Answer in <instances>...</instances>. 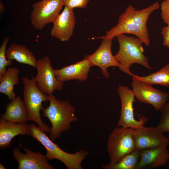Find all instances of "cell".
Returning a JSON list of instances; mask_svg holds the SVG:
<instances>
[{
	"instance_id": "1",
	"label": "cell",
	"mask_w": 169,
	"mask_h": 169,
	"mask_svg": "<svg viewBox=\"0 0 169 169\" xmlns=\"http://www.w3.org/2000/svg\"><path fill=\"white\" fill-rule=\"evenodd\" d=\"M160 7V4L158 1L140 10L129 5L124 12L119 16L116 25L106 32L105 36L95 38L112 40L119 34H131L140 39L145 45L149 46L150 41L147 23L150 14Z\"/></svg>"
},
{
	"instance_id": "12",
	"label": "cell",
	"mask_w": 169,
	"mask_h": 169,
	"mask_svg": "<svg viewBox=\"0 0 169 169\" xmlns=\"http://www.w3.org/2000/svg\"><path fill=\"white\" fill-rule=\"evenodd\" d=\"M112 40L103 39L100 45L94 53L85 57L90 61L92 66L99 67L104 77L107 79L110 77L107 69L113 66L119 67L120 66L119 62L112 53Z\"/></svg>"
},
{
	"instance_id": "11",
	"label": "cell",
	"mask_w": 169,
	"mask_h": 169,
	"mask_svg": "<svg viewBox=\"0 0 169 169\" xmlns=\"http://www.w3.org/2000/svg\"><path fill=\"white\" fill-rule=\"evenodd\" d=\"M134 139L136 149L142 150L161 146H167L169 139L156 127L142 126L134 129Z\"/></svg>"
},
{
	"instance_id": "18",
	"label": "cell",
	"mask_w": 169,
	"mask_h": 169,
	"mask_svg": "<svg viewBox=\"0 0 169 169\" xmlns=\"http://www.w3.org/2000/svg\"><path fill=\"white\" fill-rule=\"evenodd\" d=\"M0 116L1 118L8 122L23 123L28 120L26 108L19 96L6 105L5 112Z\"/></svg>"
},
{
	"instance_id": "22",
	"label": "cell",
	"mask_w": 169,
	"mask_h": 169,
	"mask_svg": "<svg viewBox=\"0 0 169 169\" xmlns=\"http://www.w3.org/2000/svg\"><path fill=\"white\" fill-rule=\"evenodd\" d=\"M140 156V151L135 149L124 156L117 163L104 164L103 169H136Z\"/></svg>"
},
{
	"instance_id": "23",
	"label": "cell",
	"mask_w": 169,
	"mask_h": 169,
	"mask_svg": "<svg viewBox=\"0 0 169 169\" xmlns=\"http://www.w3.org/2000/svg\"><path fill=\"white\" fill-rule=\"evenodd\" d=\"M9 40V37H6L0 47V77L7 70V66L11 65L13 62V60L7 59L6 55V46Z\"/></svg>"
},
{
	"instance_id": "15",
	"label": "cell",
	"mask_w": 169,
	"mask_h": 169,
	"mask_svg": "<svg viewBox=\"0 0 169 169\" xmlns=\"http://www.w3.org/2000/svg\"><path fill=\"white\" fill-rule=\"evenodd\" d=\"M169 159L167 146H161L140 151V156L136 169H154L165 165Z\"/></svg>"
},
{
	"instance_id": "28",
	"label": "cell",
	"mask_w": 169,
	"mask_h": 169,
	"mask_svg": "<svg viewBox=\"0 0 169 169\" xmlns=\"http://www.w3.org/2000/svg\"><path fill=\"white\" fill-rule=\"evenodd\" d=\"M5 10V8L3 4L2 3H1L0 2V12L1 13H3L4 11Z\"/></svg>"
},
{
	"instance_id": "5",
	"label": "cell",
	"mask_w": 169,
	"mask_h": 169,
	"mask_svg": "<svg viewBox=\"0 0 169 169\" xmlns=\"http://www.w3.org/2000/svg\"><path fill=\"white\" fill-rule=\"evenodd\" d=\"M22 80L23 85V100L28 113V120L34 122L43 131L49 133L50 128L42 121L40 113V110L44 109L42 103L49 101V95L40 90L34 77L29 79L23 77Z\"/></svg>"
},
{
	"instance_id": "25",
	"label": "cell",
	"mask_w": 169,
	"mask_h": 169,
	"mask_svg": "<svg viewBox=\"0 0 169 169\" xmlns=\"http://www.w3.org/2000/svg\"><path fill=\"white\" fill-rule=\"evenodd\" d=\"M90 0H63L64 6L74 9L85 8Z\"/></svg>"
},
{
	"instance_id": "13",
	"label": "cell",
	"mask_w": 169,
	"mask_h": 169,
	"mask_svg": "<svg viewBox=\"0 0 169 169\" xmlns=\"http://www.w3.org/2000/svg\"><path fill=\"white\" fill-rule=\"evenodd\" d=\"M53 23L50 31L51 36L61 42L69 41L73 34L76 24L73 9L64 6Z\"/></svg>"
},
{
	"instance_id": "2",
	"label": "cell",
	"mask_w": 169,
	"mask_h": 169,
	"mask_svg": "<svg viewBox=\"0 0 169 169\" xmlns=\"http://www.w3.org/2000/svg\"><path fill=\"white\" fill-rule=\"evenodd\" d=\"M49 105L43 110L44 116L51 124L49 137L53 141L71 127V123L78 120L75 109L68 101L57 99L53 94L49 95Z\"/></svg>"
},
{
	"instance_id": "8",
	"label": "cell",
	"mask_w": 169,
	"mask_h": 169,
	"mask_svg": "<svg viewBox=\"0 0 169 169\" xmlns=\"http://www.w3.org/2000/svg\"><path fill=\"white\" fill-rule=\"evenodd\" d=\"M117 91L121 103L120 114L117 126L135 129L144 126L148 119L145 116L141 117L138 120L135 119L133 105L136 100L132 90L126 86L120 84Z\"/></svg>"
},
{
	"instance_id": "14",
	"label": "cell",
	"mask_w": 169,
	"mask_h": 169,
	"mask_svg": "<svg viewBox=\"0 0 169 169\" xmlns=\"http://www.w3.org/2000/svg\"><path fill=\"white\" fill-rule=\"evenodd\" d=\"M25 154L22 153L18 147L13 150V156L17 160L18 169H54V168L48 162L45 155L39 151L35 152L27 148H23Z\"/></svg>"
},
{
	"instance_id": "6",
	"label": "cell",
	"mask_w": 169,
	"mask_h": 169,
	"mask_svg": "<svg viewBox=\"0 0 169 169\" xmlns=\"http://www.w3.org/2000/svg\"><path fill=\"white\" fill-rule=\"evenodd\" d=\"M133 130L131 128L121 126L114 128L110 133L106 146L110 163H117L136 149Z\"/></svg>"
},
{
	"instance_id": "29",
	"label": "cell",
	"mask_w": 169,
	"mask_h": 169,
	"mask_svg": "<svg viewBox=\"0 0 169 169\" xmlns=\"http://www.w3.org/2000/svg\"><path fill=\"white\" fill-rule=\"evenodd\" d=\"M0 169H5V168L4 166L1 163H0Z\"/></svg>"
},
{
	"instance_id": "3",
	"label": "cell",
	"mask_w": 169,
	"mask_h": 169,
	"mask_svg": "<svg viewBox=\"0 0 169 169\" xmlns=\"http://www.w3.org/2000/svg\"><path fill=\"white\" fill-rule=\"evenodd\" d=\"M116 37L119 48L114 56L120 63V70L132 76L134 74L131 71L130 67L134 64H140L149 70L152 69L148 57L143 54L144 50L142 46L143 43L140 39L125 34H119Z\"/></svg>"
},
{
	"instance_id": "7",
	"label": "cell",
	"mask_w": 169,
	"mask_h": 169,
	"mask_svg": "<svg viewBox=\"0 0 169 169\" xmlns=\"http://www.w3.org/2000/svg\"><path fill=\"white\" fill-rule=\"evenodd\" d=\"M63 6V0H41L33 4L30 16L33 26L40 30L46 25L53 23Z\"/></svg>"
},
{
	"instance_id": "9",
	"label": "cell",
	"mask_w": 169,
	"mask_h": 169,
	"mask_svg": "<svg viewBox=\"0 0 169 169\" xmlns=\"http://www.w3.org/2000/svg\"><path fill=\"white\" fill-rule=\"evenodd\" d=\"M35 67L37 73L35 79L38 88L42 93L49 95L56 90H62L64 82L57 79L48 55L37 60Z\"/></svg>"
},
{
	"instance_id": "17",
	"label": "cell",
	"mask_w": 169,
	"mask_h": 169,
	"mask_svg": "<svg viewBox=\"0 0 169 169\" xmlns=\"http://www.w3.org/2000/svg\"><path fill=\"white\" fill-rule=\"evenodd\" d=\"M20 134L31 136L28 125L26 122H8L0 118V149L9 147L11 145L12 139Z\"/></svg>"
},
{
	"instance_id": "4",
	"label": "cell",
	"mask_w": 169,
	"mask_h": 169,
	"mask_svg": "<svg viewBox=\"0 0 169 169\" xmlns=\"http://www.w3.org/2000/svg\"><path fill=\"white\" fill-rule=\"evenodd\" d=\"M28 126L31 136L39 142L46 149L45 156L48 160L54 159L59 160L68 169H83L82 163L89 155L88 151L82 149L73 153L66 152L34 124H30Z\"/></svg>"
},
{
	"instance_id": "20",
	"label": "cell",
	"mask_w": 169,
	"mask_h": 169,
	"mask_svg": "<svg viewBox=\"0 0 169 169\" xmlns=\"http://www.w3.org/2000/svg\"><path fill=\"white\" fill-rule=\"evenodd\" d=\"M19 72L16 67H9L0 77V92L6 95L11 100L16 97L13 89L15 85L19 84Z\"/></svg>"
},
{
	"instance_id": "24",
	"label": "cell",
	"mask_w": 169,
	"mask_h": 169,
	"mask_svg": "<svg viewBox=\"0 0 169 169\" xmlns=\"http://www.w3.org/2000/svg\"><path fill=\"white\" fill-rule=\"evenodd\" d=\"M160 111L161 116L157 127L163 133L169 132V102L165 104Z\"/></svg>"
},
{
	"instance_id": "16",
	"label": "cell",
	"mask_w": 169,
	"mask_h": 169,
	"mask_svg": "<svg viewBox=\"0 0 169 169\" xmlns=\"http://www.w3.org/2000/svg\"><path fill=\"white\" fill-rule=\"evenodd\" d=\"M92 65L90 61L84 57L82 60L60 69H54L57 79L63 82L77 79L80 82L88 78L90 68Z\"/></svg>"
},
{
	"instance_id": "27",
	"label": "cell",
	"mask_w": 169,
	"mask_h": 169,
	"mask_svg": "<svg viewBox=\"0 0 169 169\" xmlns=\"http://www.w3.org/2000/svg\"><path fill=\"white\" fill-rule=\"evenodd\" d=\"M161 33L163 39V45L169 49V25L163 27Z\"/></svg>"
},
{
	"instance_id": "26",
	"label": "cell",
	"mask_w": 169,
	"mask_h": 169,
	"mask_svg": "<svg viewBox=\"0 0 169 169\" xmlns=\"http://www.w3.org/2000/svg\"><path fill=\"white\" fill-rule=\"evenodd\" d=\"M161 17L164 22L169 25V0H164L160 4Z\"/></svg>"
},
{
	"instance_id": "10",
	"label": "cell",
	"mask_w": 169,
	"mask_h": 169,
	"mask_svg": "<svg viewBox=\"0 0 169 169\" xmlns=\"http://www.w3.org/2000/svg\"><path fill=\"white\" fill-rule=\"evenodd\" d=\"M131 85L135 98L141 103L152 105L156 111H160L169 98L168 93L137 80L132 79Z\"/></svg>"
},
{
	"instance_id": "21",
	"label": "cell",
	"mask_w": 169,
	"mask_h": 169,
	"mask_svg": "<svg viewBox=\"0 0 169 169\" xmlns=\"http://www.w3.org/2000/svg\"><path fill=\"white\" fill-rule=\"evenodd\" d=\"M132 79L137 80L150 85H159L169 88V64L158 71L145 76L134 74Z\"/></svg>"
},
{
	"instance_id": "19",
	"label": "cell",
	"mask_w": 169,
	"mask_h": 169,
	"mask_svg": "<svg viewBox=\"0 0 169 169\" xmlns=\"http://www.w3.org/2000/svg\"><path fill=\"white\" fill-rule=\"evenodd\" d=\"M6 55L8 59L15 60L18 62L35 67L37 60L29 49L24 45L11 44L6 50Z\"/></svg>"
}]
</instances>
